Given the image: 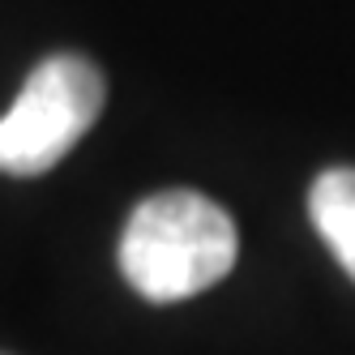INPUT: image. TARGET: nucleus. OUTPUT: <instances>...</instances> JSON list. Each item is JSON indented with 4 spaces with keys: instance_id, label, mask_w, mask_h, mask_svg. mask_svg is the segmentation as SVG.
Wrapping results in <instances>:
<instances>
[{
    "instance_id": "f257e3e1",
    "label": "nucleus",
    "mask_w": 355,
    "mask_h": 355,
    "mask_svg": "<svg viewBox=\"0 0 355 355\" xmlns=\"http://www.w3.org/2000/svg\"><path fill=\"white\" fill-rule=\"evenodd\" d=\"M236 223L193 189L146 197L120 236V274L141 300L175 304L223 283L236 266Z\"/></svg>"
},
{
    "instance_id": "f03ea898",
    "label": "nucleus",
    "mask_w": 355,
    "mask_h": 355,
    "mask_svg": "<svg viewBox=\"0 0 355 355\" xmlns=\"http://www.w3.org/2000/svg\"><path fill=\"white\" fill-rule=\"evenodd\" d=\"M103 73L78 52H56L31 69L13 107L0 116V175L52 171L103 112Z\"/></svg>"
},
{
    "instance_id": "7ed1b4c3",
    "label": "nucleus",
    "mask_w": 355,
    "mask_h": 355,
    "mask_svg": "<svg viewBox=\"0 0 355 355\" xmlns=\"http://www.w3.org/2000/svg\"><path fill=\"white\" fill-rule=\"evenodd\" d=\"M309 214L325 248L355 283V167H329L313 180Z\"/></svg>"
}]
</instances>
